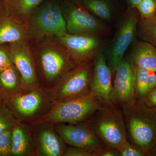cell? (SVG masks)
Segmentation results:
<instances>
[{
    "mask_svg": "<svg viewBox=\"0 0 156 156\" xmlns=\"http://www.w3.org/2000/svg\"><path fill=\"white\" fill-rule=\"evenodd\" d=\"M122 110L128 140L147 154L156 145V108L136 101Z\"/></svg>",
    "mask_w": 156,
    "mask_h": 156,
    "instance_id": "6da1fadb",
    "label": "cell"
},
{
    "mask_svg": "<svg viewBox=\"0 0 156 156\" xmlns=\"http://www.w3.org/2000/svg\"><path fill=\"white\" fill-rule=\"evenodd\" d=\"M18 122L31 124L41 119L54 103L44 87L6 94L3 101Z\"/></svg>",
    "mask_w": 156,
    "mask_h": 156,
    "instance_id": "7a4b0ae2",
    "label": "cell"
},
{
    "mask_svg": "<svg viewBox=\"0 0 156 156\" xmlns=\"http://www.w3.org/2000/svg\"><path fill=\"white\" fill-rule=\"evenodd\" d=\"M89 121L105 146L118 149L128 140L122 111L112 102H103Z\"/></svg>",
    "mask_w": 156,
    "mask_h": 156,
    "instance_id": "3957f363",
    "label": "cell"
},
{
    "mask_svg": "<svg viewBox=\"0 0 156 156\" xmlns=\"http://www.w3.org/2000/svg\"><path fill=\"white\" fill-rule=\"evenodd\" d=\"M103 102L90 93L71 100L54 103L50 111L40 120L54 124L86 122L90 119Z\"/></svg>",
    "mask_w": 156,
    "mask_h": 156,
    "instance_id": "277c9868",
    "label": "cell"
},
{
    "mask_svg": "<svg viewBox=\"0 0 156 156\" xmlns=\"http://www.w3.org/2000/svg\"><path fill=\"white\" fill-rule=\"evenodd\" d=\"M93 68L91 62L76 66L56 85L46 89L53 103L67 101L90 93Z\"/></svg>",
    "mask_w": 156,
    "mask_h": 156,
    "instance_id": "5b68a950",
    "label": "cell"
},
{
    "mask_svg": "<svg viewBox=\"0 0 156 156\" xmlns=\"http://www.w3.org/2000/svg\"><path fill=\"white\" fill-rule=\"evenodd\" d=\"M37 63L41 73L40 86L46 89L56 85L66 73L77 66L65 48L51 44L42 48Z\"/></svg>",
    "mask_w": 156,
    "mask_h": 156,
    "instance_id": "8992f818",
    "label": "cell"
},
{
    "mask_svg": "<svg viewBox=\"0 0 156 156\" xmlns=\"http://www.w3.org/2000/svg\"><path fill=\"white\" fill-rule=\"evenodd\" d=\"M139 18L136 8H128L120 20L115 36L105 55L113 73H115L124 54L134 40Z\"/></svg>",
    "mask_w": 156,
    "mask_h": 156,
    "instance_id": "52a82bcc",
    "label": "cell"
},
{
    "mask_svg": "<svg viewBox=\"0 0 156 156\" xmlns=\"http://www.w3.org/2000/svg\"><path fill=\"white\" fill-rule=\"evenodd\" d=\"M30 17V29L37 37H58L67 33L65 19L56 2H49L38 6Z\"/></svg>",
    "mask_w": 156,
    "mask_h": 156,
    "instance_id": "ba28073f",
    "label": "cell"
},
{
    "mask_svg": "<svg viewBox=\"0 0 156 156\" xmlns=\"http://www.w3.org/2000/svg\"><path fill=\"white\" fill-rule=\"evenodd\" d=\"M66 5L65 19L68 33L99 36L108 34L107 26L91 14L82 2L69 1Z\"/></svg>",
    "mask_w": 156,
    "mask_h": 156,
    "instance_id": "9c48e42d",
    "label": "cell"
},
{
    "mask_svg": "<svg viewBox=\"0 0 156 156\" xmlns=\"http://www.w3.org/2000/svg\"><path fill=\"white\" fill-rule=\"evenodd\" d=\"M58 37L76 65L90 62L103 44L100 36L66 33Z\"/></svg>",
    "mask_w": 156,
    "mask_h": 156,
    "instance_id": "30bf717a",
    "label": "cell"
},
{
    "mask_svg": "<svg viewBox=\"0 0 156 156\" xmlns=\"http://www.w3.org/2000/svg\"><path fill=\"white\" fill-rule=\"evenodd\" d=\"M30 124L35 156H64L67 146L58 135L54 123L40 120Z\"/></svg>",
    "mask_w": 156,
    "mask_h": 156,
    "instance_id": "8fae6325",
    "label": "cell"
},
{
    "mask_svg": "<svg viewBox=\"0 0 156 156\" xmlns=\"http://www.w3.org/2000/svg\"><path fill=\"white\" fill-rule=\"evenodd\" d=\"M115 73L112 103L122 109L137 101L134 65L124 57Z\"/></svg>",
    "mask_w": 156,
    "mask_h": 156,
    "instance_id": "7c38bea8",
    "label": "cell"
},
{
    "mask_svg": "<svg viewBox=\"0 0 156 156\" xmlns=\"http://www.w3.org/2000/svg\"><path fill=\"white\" fill-rule=\"evenodd\" d=\"M56 131L66 145L98 152L105 146L95 134L89 120L76 124H55Z\"/></svg>",
    "mask_w": 156,
    "mask_h": 156,
    "instance_id": "4fadbf2b",
    "label": "cell"
},
{
    "mask_svg": "<svg viewBox=\"0 0 156 156\" xmlns=\"http://www.w3.org/2000/svg\"><path fill=\"white\" fill-rule=\"evenodd\" d=\"M11 62L19 72L22 90L40 87L35 61L25 41L8 44Z\"/></svg>",
    "mask_w": 156,
    "mask_h": 156,
    "instance_id": "5bb4252c",
    "label": "cell"
},
{
    "mask_svg": "<svg viewBox=\"0 0 156 156\" xmlns=\"http://www.w3.org/2000/svg\"><path fill=\"white\" fill-rule=\"evenodd\" d=\"M112 73L104 54L99 52L93 64L90 93L103 102H112Z\"/></svg>",
    "mask_w": 156,
    "mask_h": 156,
    "instance_id": "9a60e30c",
    "label": "cell"
},
{
    "mask_svg": "<svg viewBox=\"0 0 156 156\" xmlns=\"http://www.w3.org/2000/svg\"><path fill=\"white\" fill-rule=\"evenodd\" d=\"M11 156H35L31 124L17 122L12 129Z\"/></svg>",
    "mask_w": 156,
    "mask_h": 156,
    "instance_id": "2e32d148",
    "label": "cell"
},
{
    "mask_svg": "<svg viewBox=\"0 0 156 156\" xmlns=\"http://www.w3.org/2000/svg\"><path fill=\"white\" fill-rule=\"evenodd\" d=\"M27 29L23 23L15 21L5 11L0 14V46L25 41Z\"/></svg>",
    "mask_w": 156,
    "mask_h": 156,
    "instance_id": "e0dca14e",
    "label": "cell"
},
{
    "mask_svg": "<svg viewBox=\"0 0 156 156\" xmlns=\"http://www.w3.org/2000/svg\"><path fill=\"white\" fill-rule=\"evenodd\" d=\"M129 59L135 67L156 72V48L147 42H134Z\"/></svg>",
    "mask_w": 156,
    "mask_h": 156,
    "instance_id": "ac0fdd59",
    "label": "cell"
},
{
    "mask_svg": "<svg viewBox=\"0 0 156 156\" xmlns=\"http://www.w3.org/2000/svg\"><path fill=\"white\" fill-rule=\"evenodd\" d=\"M44 0H5L4 11L17 22L23 23Z\"/></svg>",
    "mask_w": 156,
    "mask_h": 156,
    "instance_id": "d6986e66",
    "label": "cell"
},
{
    "mask_svg": "<svg viewBox=\"0 0 156 156\" xmlns=\"http://www.w3.org/2000/svg\"><path fill=\"white\" fill-rule=\"evenodd\" d=\"M134 69L136 100L144 102L148 93L156 87V72L135 66Z\"/></svg>",
    "mask_w": 156,
    "mask_h": 156,
    "instance_id": "ffe728a7",
    "label": "cell"
},
{
    "mask_svg": "<svg viewBox=\"0 0 156 156\" xmlns=\"http://www.w3.org/2000/svg\"><path fill=\"white\" fill-rule=\"evenodd\" d=\"M0 89L7 94H16L22 91L20 75L12 62L0 73Z\"/></svg>",
    "mask_w": 156,
    "mask_h": 156,
    "instance_id": "44dd1931",
    "label": "cell"
},
{
    "mask_svg": "<svg viewBox=\"0 0 156 156\" xmlns=\"http://www.w3.org/2000/svg\"><path fill=\"white\" fill-rule=\"evenodd\" d=\"M82 4L100 20L110 22L113 16V9L108 0H83Z\"/></svg>",
    "mask_w": 156,
    "mask_h": 156,
    "instance_id": "7402d4cb",
    "label": "cell"
},
{
    "mask_svg": "<svg viewBox=\"0 0 156 156\" xmlns=\"http://www.w3.org/2000/svg\"><path fill=\"white\" fill-rule=\"evenodd\" d=\"M136 36L140 41L147 42L156 48V14L148 18H139Z\"/></svg>",
    "mask_w": 156,
    "mask_h": 156,
    "instance_id": "603a6c76",
    "label": "cell"
},
{
    "mask_svg": "<svg viewBox=\"0 0 156 156\" xmlns=\"http://www.w3.org/2000/svg\"><path fill=\"white\" fill-rule=\"evenodd\" d=\"M17 122L11 111L3 102L0 105V134L12 130Z\"/></svg>",
    "mask_w": 156,
    "mask_h": 156,
    "instance_id": "cb8c5ba5",
    "label": "cell"
},
{
    "mask_svg": "<svg viewBox=\"0 0 156 156\" xmlns=\"http://www.w3.org/2000/svg\"><path fill=\"white\" fill-rule=\"evenodd\" d=\"M136 9L140 19L152 17L156 14V0H141Z\"/></svg>",
    "mask_w": 156,
    "mask_h": 156,
    "instance_id": "d4e9b609",
    "label": "cell"
},
{
    "mask_svg": "<svg viewBox=\"0 0 156 156\" xmlns=\"http://www.w3.org/2000/svg\"><path fill=\"white\" fill-rule=\"evenodd\" d=\"M119 156H144V152L128 140L118 149Z\"/></svg>",
    "mask_w": 156,
    "mask_h": 156,
    "instance_id": "484cf974",
    "label": "cell"
},
{
    "mask_svg": "<svg viewBox=\"0 0 156 156\" xmlns=\"http://www.w3.org/2000/svg\"><path fill=\"white\" fill-rule=\"evenodd\" d=\"M12 130L0 134V156H11Z\"/></svg>",
    "mask_w": 156,
    "mask_h": 156,
    "instance_id": "4316f807",
    "label": "cell"
},
{
    "mask_svg": "<svg viewBox=\"0 0 156 156\" xmlns=\"http://www.w3.org/2000/svg\"><path fill=\"white\" fill-rule=\"evenodd\" d=\"M64 156H97V153L82 148L67 146Z\"/></svg>",
    "mask_w": 156,
    "mask_h": 156,
    "instance_id": "83f0119b",
    "label": "cell"
},
{
    "mask_svg": "<svg viewBox=\"0 0 156 156\" xmlns=\"http://www.w3.org/2000/svg\"><path fill=\"white\" fill-rule=\"evenodd\" d=\"M12 62L9 55L8 44L0 46V73L8 67Z\"/></svg>",
    "mask_w": 156,
    "mask_h": 156,
    "instance_id": "f1b7e54d",
    "label": "cell"
},
{
    "mask_svg": "<svg viewBox=\"0 0 156 156\" xmlns=\"http://www.w3.org/2000/svg\"><path fill=\"white\" fill-rule=\"evenodd\" d=\"M144 102L148 107L156 108V87L148 93Z\"/></svg>",
    "mask_w": 156,
    "mask_h": 156,
    "instance_id": "f546056e",
    "label": "cell"
},
{
    "mask_svg": "<svg viewBox=\"0 0 156 156\" xmlns=\"http://www.w3.org/2000/svg\"><path fill=\"white\" fill-rule=\"evenodd\" d=\"M97 156H119L118 149L104 146L98 151Z\"/></svg>",
    "mask_w": 156,
    "mask_h": 156,
    "instance_id": "4dcf8cb0",
    "label": "cell"
},
{
    "mask_svg": "<svg viewBox=\"0 0 156 156\" xmlns=\"http://www.w3.org/2000/svg\"><path fill=\"white\" fill-rule=\"evenodd\" d=\"M141 1V0H128L129 5L128 8L131 9H136V6Z\"/></svg>",
    "mask_w": 156,
    "mask_h": 156,
    "instance_id": "1f68e13d",
    "label": "cell"
},
{
    "mask_svg": "<svg viewBox=\"0 0 156 156\" xmlns=\"http://www.w3.org/2000/svg\"><path fill=\"white\" fill-rule=\"evenodd\" d=\"M6 94L7 93L5 91L0 89V105L3 103Z\"/></svg>",
    "mask_w": 156,
    "mask_h": 156,
    "instance_id": "d6a6232c",
    "label": "cell"
},
{
    "mask_svg": "<svg viewBox=\"0 0 156 156\" xmlns=\"http://www.w3.org/2000/svg\"><path fill=\"white\" fill-rule=\"evenodd\" d=\"M147 156H156V145L146 154Z\"/></svg>",
    "mask_w": 156,
    "mask_h": 156,
    "instance_id": "836d02e7",
    "label": "cell"
},
{
    "mask_svg": "<svg viewBox=\"0 0 156 156\" xmlns=\"http://www.w3.org/2000/svg\"><path fill=\"white\" fill-rule=\"evenodd\" d=\"M5 0H0V14L4 11Z\"/></svg>",
    "mask_w": 156,
    "mask_h": 156,
    "instance_id": "e575fe53",
    "label": "cell"
},
{
    "mask_svg": "<svg viewBox=\"0 0 156 156\" xmlns=\"http://www.w3.org/2000/svg\"><path fill=\"white\" fill-rule=\"evenodd\" d=\"M83 0H69L71 2H82Z\"/></svg>",
    "mask_w": 156,
    "mask_h": 156,
    "instance_id": "d590c367",
    "label": "cell"
}]
</instances>
